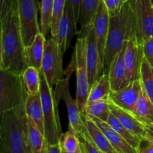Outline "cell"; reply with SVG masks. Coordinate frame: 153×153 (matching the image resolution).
<instances>
[{
    "label": "cell",
    "instance_id": "1",
    "mask_svg": "<svg viewBox=\"0 0 153 153\" xmlns=\"http://www.w3.org/2000/svg\"><path fill=\"white\" fill-rule=\"evenodd\" d=\"M0 70H8L22 75L28 65L25 61L17 5L0 19Z\"/></svg>",
    "mask_w": 153,
    "mask_h": 153
},
{
    "label": "cell",
    "instance_id": "2",
    "mask_svg": "<svg viewBox=\"0 0 153 153\" xmlns=\"http://www.w3.org/2000/svg\"><path fill=\"white\" fill-rule=\"evenodd\" d=\"M0 153H31L25 105L0 113Z\"/></svg>",
    "mask_w": 153,
    "mask_h": 153
},
{
    "label": "cell",
    "instance_id": "3",
    "mask_svg": "<svg viewBox=\"0 0 153 153\" xmlns=\"http://www.w3.org/2000/svg\"><path fill=\"white\" fill-rule=\"evenodd\" d=\"M134 35H135L134 15L128 0L119 13L110 16L104 61V66L107 70L124 44Z\"/></svg>",
    "mask_w": 153,
    "mask_h": 153
},
{
    "label": "cell",
    "instance_id": "4",
    "mask_svg": "<svg viewBox=\"0 0 153 153\" xmlns=\"http://www.w3.org/2000/svg\"><path fill=\"white\" fill-rule=\"evenodd\" d=\"M40 94L44 116V135L48 146L60 142L61 135V122L55 91L48 84L43 70L40 71Z\"/></svg>",
    "mask_w": 153,
    "mask_h": 153
},
{
    "label": "cell",
    "instance_id": "5",
    "mask_svg": "<svg viewBox=\"0 0 153 153\" xmlns=\"http://www.w3.org/2000/svg\"><path fill=\"white\" fill-rule=\"evenodd\" d=\"M28 97L22 75L0 70V113L25 105Z\"/></svg>",
    "mask_w": 153,
    "mask_h": 153
},
{
    "label": "cell",
    "instance_id": "6",
    "mask_svg": "<svg viewBox=\"0 0 153 153\" xmlns=\"http://www.w3.org/2000/svg\"><path fill=\"white\" fill-rule=\"evenodd\" d=\"M88 29L79 31V37L76 41V47L73 53L76 59V69H75L76 73V100L79 105V111L82 114L85 111V106L88 103L90 90H91L89 79H88L86 57Z\"/></svg>",
    "mask_w": 153,
    "mask_h": 153
},
{
    "label": "cell",
    "instance_id": "7",
    "mask_svg": "<svg viewBox=\"0 0 153 153\" xmlns=\"http://www.w3.org/2000/svg\"><path fill=\"white\" fill-rule=\"evenodd\" d=\"M76 69V59L73 55L71 62L67 67L65 73L66 77L63 78L61 80L55 85V98L58 102L59 100H63L67 105V112H68L69 128H72L79 135L85 129V126L84 123L82 114L79 111V105L76 100L72 98L69 90V82L72 73Z\"/></svg>",
    "mask_w": 153,
    "mask_h": 153
},
{
    "label": "cell",
    "instance_id": "8",
    "mask_svg": "<svg viewBox=\"0 0 153 153\" xmlns=\"http://www.w3.org/2000/svg\"><path fill=\"white\" fill-rule=\"evenodd\" d=\"M18 14L25 47L32 44L36 36L41 32L37 21V0H18Z\"/></svg>",
    "mask_w": 153,
    "mask_h": 153
},
{
    "label": "cell",
    "instance_id": "9",
    "mask_svg": "<svg viewBox=\"0 0 153 153\" xmlns=\"http://www.w3.org/2000/svg\"><path fill=\"white\" fill-rule=\"evenodd\" d=\"M134 15L135 36L140 43L153 37L152 0H128Z\"/></svg>",
    "mask_w": 153,
    "mask_h": 153
},
{
    "label": "cell",
    "instance_id": "10",
    "mask_svg": "<svg viewBox=\"0 0 153 153\" xmlns=\"http://www.w3.org/2000/svg\"><path fill=\"white\" fill-rule=\"evenodd\" d=\"M63 55L55 40L52 38L46 40L42 70L52 88L64 78L65 73L63 70Z\"/></svg>",
    "mask_w": 153,
    "mask_h": 153
},
{
    "label": "cell",
    "instance_id": "11",
    "mask_svg": "<svg viewBox=\"0 0 153 153\" xmlns=\"http://www.w3.org/2000/svg\"><path fill=\"white\" fill-rule=\"evenodd\" d=\"M143 58L144 56L141 45L136 36H132L127 41L124 55L128 85L134 81L140 79V71Z\"/></svg>",
    "mask_w": 153,
    "mask_h": 153
},
{
    "label": "cell",
    "instance_id": "12",
    "mask_svg": "<svg viewBox=\"0 0 153 153\" xmlns=\"http://www.w3.org/2000/svg\"><path fill=\"white\" fill-rule=\"evenodd\" d=\"M87 66L90 87L94 85L104 69L100 60V53L96 41L94 25H91L87 31Z\"/></svg>",
    "mask_w": 153,
    "mask_h": 153
},
{
    "label": "cell",
    "instance_id": "13",
    "mask_svg": "<svg viewBox=\"0 0 153 153\" xmlns=\"http://www.w3.org/2000/svg\"><path fill=\"white\" fill-rule=\"evenodd\" d=\"M109 24H110V15L103 1L100 0L93 25H94L96 41L100 53V60L104 67L105 52L106 43H107L108 34Z\"/></svg>",
    "mask_w": 153,
    "mask_h": 153
},
{
    "label": "cell",
    "instance_id": "14",
    "mask_svg": "<svg viewBox=\"0 0 153 153\" xmlns=\"http://www.w3.org/2000/svg\"><path fill=\"white\" fill-rule=\"evenodd\" d=\"M142 91L140 79L134 81L117 91H111L109 99L112 103L127 111H133Z\"/></svg>",
    "mask_w": 153,
    "mask_h": 153
},
{
    "label": "cell",
    "instance_id": "15",
    "mask_svg": "<svg viewBox=\"0 0 153 153\" xmlns=\"http://www.w3.org/2000/svg\"><path fill=\"white\" fill-rule=\"evenodd\" d=\"M126 46L127 41L108 68V74L110 79L112 91H119L128 85L125 60H124Z\"/></svg>",
    "mask_w": 153,
    "mask_h": 153
},
{
    "label": "cell",
    "instance_id": "16",
    "mask_svg": "<svg viewBox=\"0 0 153 153\" xmlns=\"http://www.w3.org/2000/svg\"><path fill=\"white\" fill-rule=\"evenodd\" d=\"M88 116L96 123V124L100 127V129L104 132L111 144L114 148L117 153H137V149L133 147L124 137H123L119 133L113 129L108 123L100 120L98 118L94 117H91L90 115Z\"/></svg>",
    "mask_w": 153,
    "mask_h": 153
},
{
    "label": "cell",
    "instance_id": "17",
    "mask_svg": "<svg viewBox=\"0 0 153 153\" xmlns=\"http://www.w3.org/2000/svg\"><path fill=\"white\" fill-rule=\"evenodd\" d=\"M110 109L111 113L116 116L122 125L130 133L140 137V139H143L145 134V126L132 114L120 108L112 102L110 104Z\"/></svg>",
    "mask_w": 153,
    "mask_h": 153
},
{
    "label": "cell",
    "instance_id": "18",
    "mask_svg": "<svg viewBox=\"0 0 153 153\" xmlns=\"http://www.w3.org/2000/svg\"><path fill=\"white\" fill-rule=\"evenodd\" d=\"M84 123L96 146L102 153H117L100 127L87 114H82Z\"/></svg>",
    "mask_w": 153,
    "mask_h": 153
},
{
    "label": "cell",
    "instance_id": "19",
    "mask_svg": "<svg viewBox=\"0 0 153 153\" xmlns=\"http://www.w3.org/2000/svg\"><path fill=\"white\" fill-rule=\"evenodd\" d=\"M46 40L44 34L40 32L36 36L32 44L25 47V61L28 67H34L39 71L42 70Z\"/></svg>",
    "mask_w": 153,
    "mask_h": 153
},
{
    "label": "cell",
    "instance_id": "20",
    "mask_svg": "<svg viewBox=\"0 0 153 153\" xmlns=\"http://www.w3.org/2000/svg\"><path fill=\"white\" fill-rule=\"evenodd\" d=\"M131 114L144 126L153 124V102L146 95L143 87Z\"/></svg>",
    "mask_w": 153,
    "mask_h": 153
},
{
    "label": "cell",
    "instance_id": "21",
    "mask_svg": "<svg viewBox=\"0 0 153 153\" xmlns=\"http://www.w3.org/2000/svg\"><path fill=\"white\" fill-rule=\"evenodd\" d=\"M27 123L28 141L31 153H46L48 144L44 134L39 129L34 121L28 115Z\"/></svg>",
    "mask_w": 153,
    "mask_h": 153
},
{
    "label": "cell",
    "instance_id": "22",
    "mask_svg": "<svg viewBox=\"0 0 153 153\" xmlns=\"http://www.w3.org/2000/svg\"><path fill=\"white\" fill-rule=\"evenodd\" d=\"M25 111L39 129L44 134V116L40 94L28 95L25 102Z\"/></svg>",
    "mask_w": 153,
    "mask_h": 153
},
{
    "label": "cell",
    "instance_id": "23",
    "mask_svg": "<svg viewBox=\"0 0 153 153\" xmlns=\"http://www.w3.org/2000/svg\"><path fill=\"white\" fill-rule=\"evenodd\" d=\"M111 91V86L108 74L103 73L91 88L88 102L97 101V100H109Z\"/></svg>",
    "mask_w": 153,
    "mask_h": 153
},
{
    "label": "cell",
    "instance_id": "24",
    "mask_svg": "<svg viewBox=\"0 0 153 153\" xmlns=\"http://www.w3.org/2000/svg\"><path fill=\"white\" fill-rule=\"evenodd\" d=\"M100 0H82L79 22L81 29L86 30L94 23Z\"/></svg>",
    "mask_w": 153,
    "mask_h": 153
},
{
    "label": "cell",
    "instance_id": "25",
    "mask_svg": "<svg viewBox=\"0 0 153 153\" xmlns=\"http://www.w3.org/2000/svg\"><path fill=\"white\" fill-rule=\"evenodd\" d=\"M111 102L110 99L89 102L87 103L86 106H85L84 113L107 123L108 120L111 114L110 109Z\"/></svg>",
    "mask_w": 153,
    "mask_h": 153
},
{
    "label": "cell",
    "instance_id": "26",
    "mask_svg": "<svg viewBox=\"0 0 153 153\" xmlns=\"http://www.w3.org/2000/svg\"><path fill=\"white\" fill-rule=\"evenodd\" d=\"M24 83L28 95H36L40 93V71L32 67H28L22 73Z\"/></svg>",
    "mask_w": 153,
    "mask_h": 153
},
{
    "label": "cell",
    "instance_id": "27",
    "mask_svg": "<svg viewBox=\"0 0 153 153\" xmlns=\"http://www.w3.org/2000/svg\"><path fill=\"white\" fill-rule=\"evenodd\" d=\"M108 123L109 124L111 127L113 129H114L115 131L117 133H119L123 137L126 139L133 147L135 148L136 149H138V147L140 146V143H141L142 139H140V137H137V136L134 135L131 133H130L122 125L120 122L119 120L116 117L114 114H111L110 117H109L108 120L107 121Z\"/></svg>",
    "mask_w": 153,
    "mask_h": 153
},
{
    "label": "cell",
    "instance_id": "28",
    "mask_svg": "<svg viewBox=\"0 0 153 153\" xmlns=\"http://www.w3.org/2000/svg\"><path fill=\"white\" fill-rule=\"evenodd\" d=\"M140 82L146 95L153 102V67L144 58L140 71Z\"/></svg>",
    "mask_w": 153,
    "mask_h": 153
},
{
    "label": "cell",
    "instance_id": "29",
    "mask_svg": "<svg viewBox=\"0 0 153 153\" xmlns=\"http://www.w3.org/2000/svg\"><path fill=\"white\" fill-rule=\"evenodd\" d=\"M66 1L67 0H54L50 29L51 38L54 40H56L60 22L64 13Z\"/></svg>",
    "mask_w": 153,
    "mask_h": 153
},
{
    "label": "cell",
    "instance_id": "30",
    "mask_svg": "<svg viewBox=\"0 0 153 153\" xmlns=\"http://www.w3.org/2000/svg\"><path fill=\"white\" fill-rule=\"evenodd\" d=\"M54 0H42L40 4V30L46 37L51 29Z\"/></svg>",
    "mask_w": 153,
    "mask_h": 153
},
{
    "label": "cell",
    "instance_id": "31",
    "mask_svg": "<svg viewBox=\"0 0 153 153\" xmlns=\"http://www.w3.org/2000/svg\"><path fill=\"white\" fill-rule=\"evenodd\" d=\"M59 143L61 151L74 152L80 146L81 140L77 133L72 128H69L68 131L61 135Z\"/></svg>",
    "mask_w": 153,
    "mask_h": 153
},
{
    "label": "cell",
    "instance_id": "32",
    "mask_svg": "<svg viewBox=\"0 0 153 153\" xmlns=\"http://www.w3.org/2000/svg\"><path fill=\"white\" fill-rule=\"evenodd\" d=\"M79 137L83 145L85 153H102L91 138L86 127L82 131V133L79 134Z\"/></svg>",
    "mask_w": 153,
    "mask_h": 153
},
{
    "label": "cell",
    "instance_id": "33",
    "mask_svg": "<svg viewBox=\"0 0 153 153\" xmlns=\"http://www.w3.org/2000/svg\"><path fill=\"white\" fill-rule=\"evenodd\" d=\"M110 16L119 13L128 0H102Z\"/></svg>",
    "mask_w": 153,
    "mask_h": 153
},
{
    "label": "cell",
    "instance_id": "34",
    "mask_svg": "<svg viewBox=\"0 0 153 153\" xmlns=\"http://www.w3.org/2000/svg\"><path fill=\"white\" fill-rule=\"evenodd\" d=\"M140 45L144 58L153 67V37L143 40Z\"/></svg>",
    "mask_w": 153,
    "mask_h": 153
},
{
    "label": "cell",
    "instance_id": "35",
    "mask_svg": "<svg viewBox=\"0 0 153 153\" xmlns=\"http://www.w3.org/2000/svg\"><path fill=\"white\" fill-rule=\"evenodd\" d=\"M18 0H0V19H3L10 10L17 5Z\"/></svg>",
    "mask_w": 153,
    "mask_h": 153
},
{
    "label": "cell",
    "instance_id": "36",
    "mask_svg": "<svg viewBox=\"0 0 153 153\" xmlns=\"http://www.w3.org/2000/svg\"><path fill=\"white\" fill-rule=\"evenodd\" d=\"M137 153H153V143L143 138L140 146L137 149Z\"/></svg>",
    "mask_w": 153,
    "mask_h": 153
},
{
    "label": "cell",
    "instance_id": "37",
    "mask_svg": "<svg viewBox=\"0 0 153 153\" xmlns=\"http://www.w3.org/2000/svg\"><path fill=\"white\" fill-rule=\"evenodd\" d=\"M67 1H68L69 3L71 4L73 10H74V13H75V16H76V19H77V21L79 22L82 0H67Z\"/></svg>",
    "mask_w": 153,
    "mask_h": 153
},
{
    "label": "cell",
    "instance_id": "38",
    "mask_svg": "<svg viewBox=\"0 0 153 153\" xmlns=\"http://www.w3.org/2000/svg\"><path fill=\"white\" fill-rule=\"evenodd\" d=\"M143 138L153 143V124L145 126V134Z\"/></svg>",
    "mask_w": 153,
    "mask_h": 153
},
{
    "label": "cell",
    "instance_id": "39",
    "mask_svg": "<svg viewBox=\"0 0 153 153\" xmlns=\"http://www.w3.org/2000/svg\"><path fill=\"white\" fill-rule=\"evenodd\" d=\"M46 153H62L61 146H60V143H56V144L48 146Z\"/></svg>",
    "mask_w": 153,
    "mask_h": 153
},
{
    "label": "cell",
    "instance_id": "40",
    "mask_svg": "<svg viewBox=\"0 0 153 153\" xmlns=\"http://www.w3.org/2000/svg\"><path fill=\"white\" fill-rule=\"evenodd\" d=\"M61 152H62V153H85V149H84V146L82 145V142H81V145L79 149L77 150L74 151V152H64V151H61Z\"/></svg>",
    "mask_w": 153,
    "mask_h": 153
}]
</instances>
